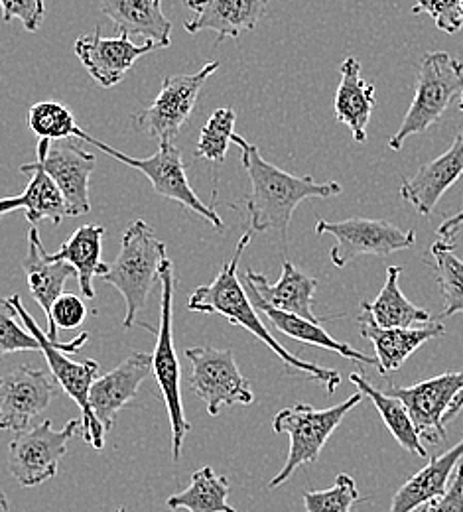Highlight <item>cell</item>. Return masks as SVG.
I'll use <instances>...</instances> for the list:
<instances>
[{"label": "cell", "instance_id": "obj_31", "mask_svg": "<svg viewBox=\"0 0 463 512\" xmlns=\"http://www.w3.org/2000/svg\"><path fill=\"white\" fill-rule=\"evenodd\" d=\"M229 493V479L217 475L209 465H205L192 475V483L188 485V489L172 495L166 505L172 511L186 509L190 512H237L227 503Z\"/></svg>", "mask_w": 463, "mask_h": 512}, {"label": "cell", "instance_id": "obj_30", "mask_svg": "<svg viewBox=\"0 0 463 512\" xmlns=\"http://www.w3.org/2000/svg\"><path fill=\"white\" fill-rule=\"evenodd\" d=\"M400 272L402 268L389 266L387 270V282L379 296L369 304L363 302L361 308H365L371 318L381 327H418L432 323L430 312L414 306L400 290Z\"/></svg>", "mask_w": 463, "mask_h": 512}, {"label": "cell", "instance_id": "obj_35", "mask_svg": "<svg viewBox=\"0 0 463 512\" xmlns=\"http://www.w3.org/2000/svg\"><path fill=\"white\" fill-rule=\"evenodd\" d=\"M359 499L355 479L347 473H339L330 489L304 493V507L306 512H351Z\"/></svg>", "mask_w": 463, "mask_h": 512}, {"label": "cell", "instance_id": "obj_7", "mask_svg": "<svg viewBox=\"0 0 463 512\" xmlns=\"http://www.w3.org/2000/svg\"><path fill=\"white\" fill-rule=\"evenodd\" d=\"M463 89V64L448 52H428L418 64V79L412 105L404 115L389 148L402 150L406 138L434 127L448 105Z\"/></svg>", "mask_w": 463, "mask_h": 512}, {"label": "cell", "instance_id": "obj_40", "mask_svg": "<svg viewBox=\"0 0 463 512\" xmlns=\"http://www.w3.org/2000/svg\"><path fill=\"white\" fill-rule=\"evenodd\" d=\"M420 512H463V463L458 465L448 491L420 507Z\"/></svg>", "mask_w": 463, "mask_h": 512}, {"label": "cell", "instance_id": "obj_23", "mask_svg": "<svg viewBox=\"0 0 463 512\" xmlns=\"http://www.w3.org/2000/svg\"><path fill=\"white\" fill-rule=\"evenodd\" d=\"M22 270L28 280L30 294L44 310L46 318H50L54 302L64 294L67 280L77 276L75 268L66 260H54L46 253L40 231L30 225L28 231V255L22 260Z\"/></svg>", "mask_w": 463, "mask_h": 512}, {"label": "cell", "instance_id": "obj_15", "mask_svg": "<svg viewBox=\"0 0 463 512\" xmlns=\"http://www.w3.org/2000/svg\"><path fill=\"white\" fill-rule=\"evenodd\" d=\"M463 386V371L444 373L412 386H391L389 394L397 396L406 406L420 438L428 444L446 440L444 416Z\"/></svg>", "mask_w": 463, "mask_h": 512}, {"label": "cell", "instance_id": "obj_36", "mask_svg": "<svg viewBox=\"0 0 463 512\" xmlns=\"http://www.w3.org/2000/svg\"><path fill=\"white\" fill-rule=\"evenodd\" d=\"M18 312L10 298L0 296V361L22 351H40L38 339L18 323Z\"/></svg>", "mask_w": 463, "mask_h": 512}, {"label": "cell", "instance_id": "obj_42", "mask_svg": "<svg viewBox=\"0 0 463 512\" xmlns=\"http://www.w3.org/2000/svg\"><path fill=\"white\" fill-rule=\"evenodd\" d=\"M463 410V386L460 388V392L456 394V398H454V402H452V406H450V410L446 412V416H444V422L448 424L450 420H454L460 412Z\"/></svg>", "mask_w": 463, "mask_h": 512}, {"label": "cell", "instance_id": "obj_5", "mask_svg": "<svg viewBox=\"0 0 463 512\" xmlns=\"http://www.w3.org/2000/svg\"><path fill=\"white\" fill-rule=\"evenodd\" d=\"M361 400L363 394L355 392L341 404H335L326 410H316L310 404H296L280 410L272 420V430L276 434L290 436V451L280 473H276V477L268 483V489L284 485L298 467L306 463H316L331 434L339 428L343 418L355 406H359Z\"/></svg>", "mask_w": 463, "mask_h": 512}, {"label": "cell", "instance_id": "obj_17", "mask_svg": "<svg viewBox=\"0 0 463 512\" xmlns=\"http://www.w3.org/2000/svg\"><path fill=\"white\" fill-rule=\"evenodd\" d=\"M150 371L152 355L131 353L117 369L93 381L89 390V408L107 432L113 430L117 414L134 400Z\"/></svg>", "mask_w": 463, "mask_h": 512}, {"label": "cell", "instance_id": "obj_14", "mask_svg": "<svg viewBox=\"0 0 463 512\" xmlns=\"http://www.w3.org/2000/svg\"><path fill=\"white\" fill-rule=\"evenodd\" d=\"M60 384L52 371L18 367L0 377V430L24 432L32 418L48 410Z\"/></svg>", "mask_w": 463, "mask_h": 512}, {"label": "cell", "instance_id": "obj_16", "mask_svg": "<svg viewBox=\"0 0 463 512\" xmlns=\"http://www.w3.org/2000/svg\"><path fill=\"white\" fill-rule=\"evenodd\" d=\"M154 50H158L156 44H134L129 34H121L119 38H103L101 26L75 42V56L95 79V83L105 89L121 83L134 62Z\"/></svg>", "mask_w": 463, "mask_h": 512}, {"label": "cell", "instance_id": "obj_18", "mask_svg": "<svg viewBox=\"0 0 463 512\" xmlns=\"http://www.w3.org/2000/svg\"><path fill=\"white\" fill-rule=\"evenodd\" d=\"M184 4L194 12L184 22L186 32L211 30L217 34L213 46H219L225 38H239L243 32L255 30L270 0H184Z\"/></svg>", "mask_w": 463, "mask_h": 512}, {"label": "cell", "instance_id": "obj_29", "mask_svg": "<svg viewBox=\"0 0 463 512\" xmlns=\"http://www.w3.org/2000/svg\"><path fill=\"white\" fill-rule=\"evenodd\" d=\"M349 381L357 386V390L363 396H369V400L379 410L385 426L395 436V440L400 444V448L406 449L408 453H412L416 457H426L428 455L424 444L420 442V434L416 432L406 406L398 400L397 396H393V394H389L385 390H379L377 386L369 383L365 379V375L359 373V371H353L349 375Z\"/></svg>", "mask_w": 463, "mask_h": 512}, {"label": "cell", "instance_id": "obj_37", "mask_svg": "<svg viewBox=\"0 0 463 512\" xmlns=\"http://www.w3.org/2000/svg\"><path fill=\"white\" fill-rule=\"evenodd\" d=\"M87 306L83 302L81 296L77 294H62L54 306H52V312H50V318H48V337L52 341H58V329H64V331H71V329H77L83 325V321L87 318Z\"/></svg>", "mask_w": 463, "mask_h": 512}, {"label": "cell", "instance_id": "obj_11", "mask_svg": "<svg viewBox=\"0 0 463 512\" xmlns=\"http://www.w3.org/2000/svg\"><path fill=\"white\" fill-rule=\"evenodd\" d=\"M316 235H330L335 239L331 249V262L335 268H345L359 256H389L398 251L412 249L416 243V231H402L397 225L383 219H345L326 221L318 219Z\"/></svg>", "mask_w": 463, "mask_h": 512}, {"label": "cell", "instance_id": "obj_12", "mask_svg": "<svg viewBox=\"0 0 463 512\" xmlns=\"http://www.w3.org/2000/svg\"><path fill=\"white\" fill-rule=\"evenodd\" d=\"M219 65V62H207L192 75H164L156 99L134 117V127L158 142L176 140L196 109L203 85Z\"/></svg>", "mask_w": 463, "mask_h": 512}, {"label": "cell", "instance_id": "obj_34", "mask_svg": "<svg viewBox=\"0 0 463 512\" xmlns=\"http://www.w3.org/2000/svg\"><path fill=\"white\" fill-rule=\"evenodd\" d=\"M235 123L237 113L233 109H217L199 132L196 158L209 160L215 166L223 164L231 138L235 134Z\"/></svg>", "mask_w": 463, "mask_h": 512}, {"label": "cell", "instance_id": "obj_45", "mask_svg": "<svg viewBox=\"0 0 463 512\" xmlns=\"http://www.w3.org/2000/svg\"><path fill=\"white\" fill-rule=\"evenodd\" d=\"M460 10H462V18H463V0H460Z\"/></svg>", "mask_w": 463, "mask_h": 512}, {"label": "cell", "instance_id": "obj_38", "mask_svg": "<svg viewBox=\"0 0 463 512\" xmlns=\"http://www.w3.org/2000/svg\"><path fill=\"white\" fill-rule=\"evenodd\" d=\"M412 14H428L440 32L456 34L462 28L463 18L460 0H416Z\"/></svg>", "mask_w": 463, "mask_h": 512}, {"label": "cell", "instance_id": "obj_26", "mask_svg": "<svg viewBox=\"0 0 463 512\" xmlns=\"http://www.w3.org/2000/svg\"><path fill=\"white\" fill-rule=\"evenodd\" d=\"M20 172L26 174L30 182L20 195L0 199V215L24 209L30 225H36L42 219H50L54 225H60L67 217L66 201L54 180L38 166V162L20 166Z\"/></svg>", "mask_w": 463, "mask_h": 512}, {"label": "cell", "instance_id": "obj_41", "mask_svg": "<svg viewBox=\"0 0 463 512\" xmlns=\"http://www.w3.org/2000/svg\"><path fill=\"white\" fill-rule=\"evenodd\" d=\"M463 227V209H460L456 215H452V217H446L444 221H442V225L438 227V237L440 239H452L456 233H458V229Z\"/></svg>", "mask_w": 463, "mask_h": 512}, {"label": "cell", "instance_id": "obj_2", "mask_svg": "<svg viewBox=\"0 0 463 512\" xmlns=\"http://www.w3.org/2000/svg\"><path fill=\"white\" fill-rule=\"evenodd\" d=\"M233 144L241 148V162L251 180V193L245 197L249 213V233L278 231L286 241L288 227L296 207L312 197H333L343 192L337 182H316L312 176H294L266 162L253 142L241 134H233Z\"/></svg>", "mask_w": 463, "mask_h": 512}, {"label": "cell", "instance_id": "obj_47", "mask_svg": "<svg viewBox=\"0 0 463 512\" xmlns=\"http://www.w3.org/2000/svg\"><path fill=\"white\" fill-rule=\"evenodd\" d=\"M0 217H2V215H0Z\"/></svg>", "mask_w": 463, "mask_h": 512}, {"label": "cell", "instance_id": "obj_32", "mask_svg": "<svg viewBox=\"0 0 463 512\" xmlns=\"http://www.w3.org/2000/svg\"><path fill=\"white\" fill-rule=\"evenodd\" d=\"M434 274L442 292L444 318L463 314V260L456 255V245L448 239H438L430 247Z\"/></svg>", "mask_w": 463, "mask_h": 512}, {"label": "cell", "instance_id": "obj_22", "mask_svg": "<svg viewBox=\"0 0 463 512\" xmlns=\"http://www.w3.org/2000/svg\"><path fill=\"white\" fill-rule=\"evenodd\" d=\"M341 79L335 89L333 111L335 119L349 128L355 142L367 140V127L377 105L375 85L361 77V64L357 58H345L339 67Z\"/></svg>", "mask_w": 463, "mask_h": 512}, {"label": "cell", "instance_id": "obj_6", "mask_svg": "<svg viewBox=\"0 0 463 512\" xmlns=\"http://www.w3.org/2000/svg\"><path fill=\"white\" fill-rule=\"evenodd\" d=\"M174 290H176V276H174V262L166 256L160 266V327L156 333V349L152 355V369L156 375V383L160 386L162 398L166 402L170 428H172V457L178 461L182 457V448L186 436L192 430V424L186 418L184 402H182V369L174 347V331H172V316H174Z\"/></svg>", "mask_w": 463, "mask_h": 512}, {"label": "cell", "instance_id": "obj_1", "mask_svg": "<svg viewBox=\"0 0 463 512\" xmlns=\"http://www.w3.org/2000/svg\"><path fill=\"white\" fill-rule=\"evenodd\" d=\"M251 239H253V233L245 231V235L241 237V241L235 247L233 258L221 266L219 274L209 284H203L192 292V296L188 298V310L198 312V314L221 316V318L231 321L233 325L247 329L257 339H261L272 353H276L280 357V361L286 365L288 373H304L310 379L324 384L328 394H333L335 388L341 384L339 371L324 369L316 363L304 361V359L292 355L286 347H282V343L272 337L268 327L259 318L251 296L243 288V284L239 280V262H241V256L245 253V249L249 247Z\"/></svg>", "mask_w": 463, "mask_h": 512}, {"label": "cell", "instance_id": "obj_33", "mask_svg": "<svg viewBox=\"0 0 463 512\" xmlns=\"http://www.w3.org/2000/svg\"><path fill=\"white\" fill-rule=\"evenodd\" d=\"M28 127L36 136L54 142L75 138L79 132L71 109L58 101H42L32 105L28 111Z\"/></svg>", "mask_w": 463, "mask_h": 512}, {"label": "cell", "instance_id": "obj_28", "mask_svg": "<svg viewBox=\"0 0 463 512\" xmlns=\"http://www.w3.org/2000/svg\"><path fill=\"white\" fill-rule=\"evenodd\" d=\"M251 300L253 304L257 306L259 312H263L266 316V320L270 321L280 333H284L286 337L294 339V341H300V343H306V345H312V347H320V349H326V351H333L353 363H361V365H377V359L375 357H369L357 349H353L351 345L347 343H341L337 339H333L330 333L322 327V323H316V321L304 320L300 316H294V314H288V312H280L276 308H270L266 306L263 300H259L257 296L251 294Z\"/></svg>", "mask_w": 463, "mask_h": 512}, {"label": "cell", "instance_id": "obj_21", "mask_svg": "<svg viewBox=\"0 0 463 512\" xmlns=\"http://www.w3.org/2000/svg\"><path fill=\"white\" fill-rule=\"evenodd\" d=\"M462 178L463 130L442 156L424 164L412 178L402 182L400 197L408 201L420 215L428 217L436 209L442 195Z\"/></svg>", "mask_w": 463, "mask_h": 512}, {"label": "cell", "instance_id": "obj_46", "mask_svg": "<svg viewBox=\"0 0 463 512\" xmlns=\"http://www.w3.org/2000/svg\"><path fill=\"white\" fill-rule=\"evenodd\" d=\"M117 512H129V511H127V509H125V507H123V509H119V511H117Z\"/></svg>", "mask_w": 463, "mask_h": 512}, {"label": "cell", "instance_id": "obj_44", "mask_svg": "<svg viewBox=\"0 0 463 512\" xmlns=\"http://www.w3.org/2000/svg\"><path fill=\"white\" fill-rule=\"evenodd\" d=\"M458 107H460V111L463 113V89L462 93H460V103H458Z\"/></svg>", "mask_w": 463, "mask_h": 512}, {"label": "cell", "instance_id": "obj_9", "mask_svg": "<svg viewBox=\"0 0 463 512\" xmlns=\"http://www.w3.org/2000/svg\"><path fill=\"white\" fill-rule=\"evenodd\" d=\"M81 432V418L69 420L64 430H54L52 420H44L32 430L18 432L8 448V471L22 487H38L54 479L69 440Z\"/></svg>", "mask_w": 463, "mask_h": 512}, {"label": "cell", "instance_id": "obj_13", "mask_svg": "<svg viewBox=\"0 0 463 512\" xmlns=\"http://www.w3.org/2000/svg\"><path fill=\"white\" fill-rule=\"evenodd\" d=\"M40 138L38 144V166L54 180L66 201L67 217H81L91 211L89 201V180L97 166V158L85 152L71 138L58 140Z\"/></svg>", "mask_w": 463, "mask_h": 512}, {"label": "cell", "instance_id": "obj_4", "mask_svg": "<svg viewBox=\"0 0 463 512\" xmlns=\"http://www.w3.org/2000/svg\"><path fill=\"white\" fill-rule=\"evenodd\" d=\"M166 256V243L156 237L146 221L138 219L125 231L121 253L101 276L103 282L121 292L127 304L125 329H131L136 323L152 288L160 282V266Z\"/></svg>", "mask_w": 463, "mask_h": 512}, {"label": "cell", "instance_id": "obj_3", "mask_svg": "<svg viewBox=\"0 0 463 512\" xmlns=\"http://www.w3.org/2000/svg\"><path fill=\"white\" fill-rule=\"evenodd\" d=\"M10 300L16 306L18 318L22 320L24 327L38 339L40 351L44 353V357L48 361V367H50L52 375L56 377L60 388H64L67 396L79 406L83 442H87L91 448L103 449L107 430L101 426V422L95 418V414L89 408V390H91V384L99 375V363L91 361V359H85V361L67 359V353H79V349L87 343L89 333H81L79 337H75L69 343L52 341L48 337V333L40 329V325L22 306V300H20L18 294H14Z\"/></svg>", "mask_w": 463, "mask_h": 512}, {"label": "cell", "instance_id": "obj_39", "mask_svg": "<svg viewBox=\"0 0 463 512\" xmlns=\"http://www.w3.org/2000/svg\"><path fill=\"white\" fill-rule=\"evenodd\" d=\"M0 10H2L4 22L20 20L26 32L30 34L38 32L46 18L44 0H0Z\"/></svg>", "mask_w": 463, "mask_h": 512}, {"label": "cell", "instance_id": "obj_27", "mask_svg": "<svg viewBox=\"0 0 463 512\" xmlns=\"http://www.w3.org/2000/svg\"><path fill=\"white\" fill-rule=\"evenodd\" d=\"M103 237L105 227L93 223L81 225L60 247L58 253H50L54 260H66L75 268L79 290L87 300H95L93 278H101L109 270V264H105L101 258Z\"/></svg>", "mask_w": 463, "mask_h": 512}, {"label": "cell", "instance_id": "obj_24", "mask_svg": "<svg viewBox=\"0 0 463 512\" xmlns=\"http://www.w3.org/2000/svg\"><path fill=\"white\" fill-rule=\"evenodd\" d=\"M101 10L121 34L170 48L172 22L162 10V0H101Z\"/></svg>", "mask_w": 463, "mask_h": 512}, {"label": "cell", "instance_id": "obj_19", "mask_svg": "<svg viewBox=\"0 0 463 512\" xmlns=\"http://www.w3.org/2000/svg\"><path fill=\"white\" fill-rule=\"evenodd\" d=\"M357 321L361 335L367 341H371L375 349V367L379 369L381 375L395 373L426 341H432L446 333L444 323L434 321L422 327H381L375 323L365 308H361Z\"/></svg>", "mask_w": 463, "mask_h": 512}, {"label": "cell", "instance_id": "obj_10", "mask_svg": "<svg viewBox=\"0 0 463 512\" xmlns=\"http://www.w3.org/2000/svg\"><path fill=\"white\" fill-rule=\"evenodd\" d=\"M186 359L192 367L188 384L205 404L209 416H217L221 408L255 402L253 388L239 371L231 349L190 347L186 349Z\"/></svg>", "mask_w": 463, "mask_h": 512}, {"label": "cell", "instance_id": "obj_43", "mask_svg": "<svg viewBox=\"0 0 463 512\" xmlns=\"http://www.w3.org/2000/svg\"><path fill=\"white\" fill-rule=\"evenodd\" d=\"M8 511V499H6V495L0 491V512Z\"/></svg>", "mask_w": 463, "mask_h": 512}, {"label": "cell", "instance_id": "obj_25", "mask_svg": "<svg viewBox=\"0 0 463 512\" xmlns=\"http://www.w3.org/2000/svg\"><path fill=\"white\" fill-rule=\"evenodd\" d=\"M463 459V438L454 448L430 459V463L412 475L391 501L389 512H414L442 497L448 491V483Z\"/></svg>", "mask_w": 463, "mask_h": 512}, {"label": "cell", "instance_id": "obj_8", "mask_svg": "<svg viewBox=\"0 0 463 512\" xmlns=\"http://www.w3.org/2000/svg\"><path fill=\"white\" fill-rule=\"evenodd\" d=\"M75 138L91 142L93 146H97L99 150H103L111 158H115V160L131 166L134 170L142 172L150 180L152 190L158 195L180 203L184 209H190V211L198 213L207 223H211L215 229L223 231V221H221L219 213L211 205H205L196 195V192L192 190L188 174H186V164H184L182 152L174 144V140L158 142V150L150 158H133V156H127V154L111 148L109 144L97 140L95 136H91L89 132H85L81 128H79Z\"/></svg>", "mask_w": 463, "mask_h": 512}, {"label": "cell", "instance_id": "obj_20", "mask_svg": "<svg viewBox=\"0 0 463 512\" xmlns=\"http://www.w3.org/2000/svg\"><path fill=\"white\" fill-rule=\"evenodd\" d=\"M245 280L249 292L263 300L266 306L300 316L304 320L322 323V318H318L312 308L318 290V280L300 272L290 260L282 262V276L274 284L268 282L265 274L255 270H247Z\"/></svg>", "mask_w": 463, "mask_h": 512}]
</instances>
